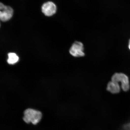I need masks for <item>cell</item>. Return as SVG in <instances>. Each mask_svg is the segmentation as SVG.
Masks as SVG:
<instances>
[{"label": "cell", "instance_id": "8", "mask_svg": "<svg viewBox=\"0 0 130 130\" xmlns=\"http://www.w3.org/2000/svg\"><path fill=\"white\" fill-rule=\"evenodd\" d=\"M121 130H130V120L123 124Z\"/></svg>", "mask_w": 130, "mask_h": 130}, {"label": "cell", "instance_id": "4", "mask_svg": "<svg viewBox=\"0 0 130 130\" xmlns=\"http://www.w3.org/2000/svg\"><path fill=\"white\" fill-rule=\"evenodd\" d=\"M69 52L72 56L76 57L84 56L83 44L80 42H75L70 48Z\"/></svg>", "mask_w": 130, "mask_h": 130}, {"label": "cell", "instance_id": "9", "mask_svg": "<svg viewBox=\"0 0 130 130\" xmlns=\"http://www.w3.org/2000/svg\"><path fill=\"white\" fill-rule=\"evenodd\" d=\"M128 47H129V48L130 50V40L129 41V46H128Z\"/></svg>", "mask_w": 130, "mask_h": 130}, {"label": "cell", "instance_id": "6", "mask_svg": "<svg viewBox=\"0 0 130 130\" xmlns=\"http://www.w3.org/2000/svg\"><path fill=\"white\" fill-rule=\"evenodd\" d=\"M106 89L112 93L117 94L120 92L121 87L118 83L111 81L108 83Z\"/></svg>", "mask_w": 130, "mask_h": 130}, {"label": "cell", "instance_id": "1", "mask_svg": "<svg viewBox=\"0 0 130 130\" xmlns=\"http://www.w3.org/2000/svg\"><path fill=\"white\" fill-rule=\"evenodd\" d=\"M42 117V114L38 110L28 108L24 111L23 120L26 123H31L36 125L40 121Z\"/></svg>", "mask_w": 130, "mask_h": 130}, {"label": "cell", "instance_id": "7", "mask_svg": "<svg viewBox=\"0 0 130 130\" xmlns=\"http://www.w3.org/2000/svg\"><path fill=\"white\" fill-rule=\"evenodd\" d=\"M7 62L9 64H14L19 60V57L14 53H9L8 54Z\"/></svg>", "mask_w": 130, "mask_h": 130}, {"label": "cell", "instance_id": "5", "mask_svg": "<svg viewBox=\"0 0 130 130\" xmlns=\"http://www.w3.org/2000/svg\"><path fill=\"white\" fill-rule=\"evenodd\" d=\"M42 11L45 16H51L56 12V6L53 3L48 2L45 3L42 6Z\"/></svg>", "mask_w": 130, "mask_h": 130}, {"label": "cell", "instance_id": "3", "mask_svg": "<svg viewBox=\"0 0 130 130\" xmlns=\"http://www.w3.org/2000/svg\"><path fill=\"white\" fill-rule=\"evenodd\" d=\"M0 10V19L3 22L9 21L12 17L13 10L10 6H6L1 3Z\"/></svg>", "mask_w": 130, "mask_h": 130}, {"label": "cell", "instance_id": "2", "mask_svg": "<svg viewBox=\"0 0 130 130\" xmlns=\"http://www.w3.org/2000/svg\"><path fill=\"white\" fill-rule=\"evenodd\" d=\"M111 81L115 82L121 83V87L125 92L127 91L130 89V84L129 77L123 73H115L112 76Z\"/></svg>", "mask_w": 130, "mask_h": 130}]
</instances>
